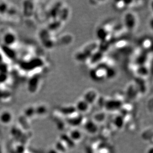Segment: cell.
I'll return each instance as SVG.
<instances>
[{
	"label": "cell",
	"mask_w": 153,
	"mask_h": 153,
	"mask_svg": "<svg viewBox=\"0 0 153 153\" xmlns=\"http://www.w3.org/2000/svg\"><path fill=\"white\" fill-rule=\"evenodd\" d=\"M125 27L129 30L132 31L135 28L137 24V16L132 13H126L124 16Z\"/></svg>",
	"instance_id": "6da1fadb"
},
{
	"label": "cell",
	"mask_w": 153,
	"mask_h": 153,
	"mask_svg": "<svg viewBox=\"0 0 153 153\" xmlns=\"http://www.w3.org/2000/svg\"><path fill=\"white\" fill-rule=\"evenodd\" d=\"M105 110L109 111H116L120 110L123 107V102L118 99H111L105 100L104 104Z\"/></svg>",
	"instance_id": "7a4b0ae2"
},
{
	"label": "cell",
	"mask_w": 153,
	"mask_h": 153,
	"mask_svg": "<svg viewBox=\"0 0 153 153\" xmlns=\"http://www.w3.org/2000/svg\"><path fill=\"white\" fill-rule=\"evenodd\" d=\"M91 76L94 80H101L106 77V68L99 65L97 68H93Z\"/></svg>",
	"instance_id": "3957f363"
},
{
	"label": "cell",
	"mask_w": 153,
	"mask_h": 153,
	"mask_svg": "<svg viewBox=\"0 0 153 153\" xmlns=\"http://www.w3.org/2000/svg\"><path fill=\"white\" fill-rule=\"evenodd\" d=\"M84 130L87 133L90 134H94L98 131V123H95L93 120H88L84 123Z\"/></svg>",
	"instance_id": "277c9868"
},
{
	"label": "cell",
	"mask_w": 153,
	"mask_h": 153,
	"mask_svg": "<svg viewBox=\"0 0 153 153\" xmlns=\"http://www.w3.org/2000/svg\"><path fill=\"white\" fill-rule=\"evenodd\" d=\"M98 99V93L97 91L93 89L89 90L85 92L83 99L88 102L90 105L93 104Z\"/></svg>",
	"instance_id": "5b68a950"
},
{
	"label": "cell",
	"mask_w": 153,
	"mask_h": 153,
	"mask_svg": "<svg viewBox=\"0 0 153 153\" xmlns=\"http://www.w3.org/2000/svg\"><path fill=\"white\" fill-rule=\"evenodd\" d=\"M90 105L88 102L85 101V100L82 99L81 100H78L75 105V108L76 111L78 113H86L89 110Z\"/></svg>",
	"instance_id": "8992f818"
},
{
	"label": "cell",
	"mask_w": 153,
	"mask_h": 153,
	"mask_svg": "<svg viewBox=\"0 0 153 153\" xmlns=\"http://www.w3.org/2000/svg\"><path fill=\"white\" fill-rule=\"evenodd\" d=\"M139 93L138 89L135 83L129 85L127 87V94L129 96L130 98L134 99L137 97L138 94Z\"/></svg>",
	"instance_id": "52a82bcc"
},
{
	"label": "cell",
	"mask_w": 153,
	"mask_h": 153,
	"mask_svg": "<svg viewBox=\"0 0 153 153\" xmlns=\"http://www.w3.org/2000/svg\"><path fill=\"white\" fill-rule=\"evenodd\" d=\"M68 137L73 142H77L81 140L82 137V132L77 129H74L69 132Z\"/></svg>",
	"instance_id": "ba28073f"
},
{
	"label": "cell",
	"mask_w": 153,
	"mask_h": 153,
	"mask_svg": "<svg viewBox=\"0 0 153 153\" xmlns=\"http://www.w3.org/2000/svg\"><path fill=\"white\" fill-rule=\"evenodd\" d=\"M113 123L117 128H122L123 127L124 123H125L124 117L122 115H120V114L117 115L114 119Z\"/></svg>",
	"instance_id": "9c48e42d"
},
{
	"label": "cell",
	"mask_w": 153,
	"mask_h": 153,
	"mask_svg": "<svg viewBox=\"0 0 153 153\" xmlns=\"http://www.w3.org/2000/svg\"><path fill=\"white\" fill-rule=\"evenodd\" d=\"M12 114L9 111H4L0 115V121L3 123H9L12 120Z\"/></svg>",
	"instance_id": "30bf717a"
},
{
	"label": "cell",
	"mask_w": 153,
	"mask_h": 153,
	"mask_svg": "<svg viewBox=\"0 0 153 153\" xmlns=\"http://www.w3.org/2000/svg\"><path fill=\"white\" fill-rule=\"evenodd\" d=\"M82 122V118L80 116H74L68 120V124L73 126H79Z\"/></svg>",
	"instance_id": "8fae6325"
},
{
	"label": "cell",
	"mask_w": 153,
	"mask_h": 153,
	"mask_svg": "<svg viewBox=\"0 0 153 153\" xmlns=\"http://www.w3.org/2000/svg\"><path fill=\"white\" fill-rule=\"evenodd\" d=\"M61 111L62 114L69 116L73 115V114H74L76 111L75 106L74 107L72 105L62 107L61 108Z\"/></svg>",
	"instance_id": "7c38bea8"
},
{
	"label": "cell",
	"mask_w": 153,
	"mask_h": 153,
	"mask_svg": "<svg viewBox=\"0 0 153 153\" xmlns=\"http://www.w3.org/2000/svg\"><path fill=\"white\" fill-rule=\"evenodd\" d=\"M105 119V113L101 112V113H98L94 116V120L95 123H102V121H104Z\"/></svg>",
	"instance_id": "4fadbf2b"
},
{
	"label": "cell",
	"mask_w": 153,
	"mask_h": 153,
	"mask_svg": "<svg viewBox=\"0 0 153 153\" xmlns=\"http://www.w3.org/2000/svg\"><path fill=\"white\" fill-rule=\"evenodd\" d=\"M59 153H65L66 151V147L65 146L64 143L62 142H58L56 145V149Z\"/></svg>",
	"instance_id": "5bb4252c"
},
{
	"label": "cell",
	"mask_w": 153,
	"mask_h": 153,
	"mask_svg": "<svg viewBox=\"0 0 153 153\" xmlns=\"http://www.w3.org/2000/svg\"><path fill=\"white\" fill-rule=\"evenodd\" d=\"M114 6L116 9L120 10H122L126 7L125 1H116L114 3Z\"/></svg>",
	"instance_id": "9a60e30c"
},
{
	"label": "cell",
	"mask_w": 153,
	"mask_h": 153,
	"mask_svg": "<svg viewBox=\"0 0 153 153\" xmlns=\"http://www.w3.org/2000/svg\"><path fill=\"white\" fill-rule=\"evenodd\" d=\"M47 112L46 107L44 105H40L35 109V113L40 115L45 114Z\"/></svg>",
	"instance_id": "2e32d148"
},
{
	"label": "cell",
	"mask_w": 153,
	"mask_h": 153,
	"mask_svg": "<svg viewBox=\"0 0 153 153\" xmlns=\"http://www.w3.org/2000/svg\"><path fill=\"white\" fill-rule=\"evenodd\" d=\"M151 46V43L150 42V39H144L143 41L142 44V47H143V48L145 49H149Z\"/></svg>",
	"instance_id": "e0dca14e"
},
{
	"label": "cell",
	"mask_w": 153,
	"mask_h": 153,
	"mask_svg": "<svg viewBox=\"0 0 153 153\" xmlns=\"http://www.w3.org/2000/svg\"><path fill=\"white\" fill-rule=\"evenodd\" d=\"M34 113H35V109L33 108L32 107L28 108L25 111L26 116L27 115L28 117H31V116H33V114Z\"/></svg>",
	"instance_id": "ac0fdd59"
},
{
	"label": "cell",
	"mask_w": 153,
	"mask_h": 153,
	"mask_svg": "<svg viewBox=\"0 0 153 153\" xmlns=\"http://www.w3.org/2000/svg\"><path fill=\"white\" fill-rule=\"evenodd\" d=\"M48 153H59L56 149H52L49 151Z\"/></svg>",
	"instance_id": "d6986e66"
},
{
	"label": "cell",
	"mask_w": 153,
	"mask_h": 153,
	"mask_svg": "<svg viewBox=\"0 0 153 153\" xmlns=\"http://www.w3.org/2000/svg\"><path fill=\"white\" fill-rule=\"evenodd\" d=\"M147 153H153V147H151L150 149H148Z\"/></svg>",
	"instance_id": "ffe728a7"
},
{
	"label": "cell",
	"mask_w": 153,
	"mask_h": 153,
	"mask_svg": "<svg viewBox=\"0 0 153 153\" xmlns=\"http://www.w3.org/2000/svg\"></svg>",
	"instance_id": "44dd1931"
}]
</instances>
